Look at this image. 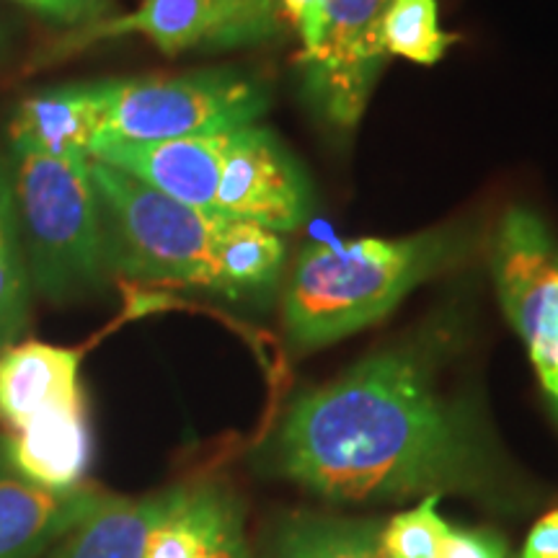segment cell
I'll return each mask as SVG.
<instances>
[{
  "label": "cell",
  "instance_id": "obj_16",
  "mask_svg": "<svg viewBox=\"0 0 558 558\" xmlns=\"http://www.w3.org/2000/svg\"><path fill=\"white\" fill-rule=\"evenodd\" d=\"M171 488L148 497L109 494L41 558H145V543L169 509Z\"/></svg>",
  "mask_w": 558,
  "mask_h": 558
},
{
  "label": "cell",
  "instance_id": "obj_24",
  "mask_svg": "<svg viewBox=\"0 0 558 558\" xmlns=\"http://www.w3.org/2000/svg\"><path fill=\"white\" fill-rule=\"evenodd\" d=\"M213 558H254V550H251V546H248L243 520L239 522V525H233V530L226 535V541L220 543L218 554H215Z\"/></svg>",
  "mask_w": 558,
  "mask_h": 558
},
{
  "label": "cell",
  "instance_id": "obj_19",
  "mask_svg": "<svg viewBox=\"0 0 558 558\" xmlns=\"http://www.w3.org/2000/svg\"><path fill=\"white\" fill-rule=\"evenodd\" d=\"M388 58H403L418 65H435L458 37L442 32L437 0H390L380 26Z\"/></svg>",
  "mask_w": 558,
  "mask_h": 558
},
{
  "label": "cell",
  "instance_id": "obj_21",
  "mask_svg": "<svg viewBox=\"0 0 558 558\" xmlns=\"http://www.w3.org/2000/svg\"><path fill=\"white\" fill-rule=\"evenodd\" d=\"M439 558H509L507 543L492 530L450 527Z\"/></svg>",
  "mask_w": 558,
  "mask_h": 558
},
{
  "label": "cell",
  "instance_id": "obj_7",
  "mask_svg": "<svg viewBox=\"0 0 558 558\" xmlns=\"http://www.w3.org/2000/svg\"><path fill=\"white\" fill-rule=\"evenodd\" d=\"M390 0H320V26L298 58L300 94L331 135L349 137L365 117L388 52L380 26Z\"/></svg>",
  "mask_w": 558,
  "mask_h": 558
},
{
  "label": "cell",
  "instance_id": "obj_26",
  "mask_svg": "<svg viewBox=\"0 0 558 558\" xmlns=\"http://www.w3.org/2000/svg\"><path fill=\"white\" fill-rule=\"evenodd\" d=\"M0 45H3V29H0Z\"/></svg>",
  "mask_w": 558,
  "mask_h": 558
},
{
  "label": "cell",
  "instance_id": "obj_6",
  "mask_svg": "<svg viewBox=\"0 0 558 558\" xmlns=\"http://www.w3.org/2000/svg\"><path fill=\"white\" fill-rule=\"evenodd\" d=\"M486 259L499 305L527 349L558 422V239L538 209L509 205L488 230Z\"/></svg>",
  "mask_w": 558,
  "mask_h": 558
},
{
  "label": "cell",
  "instance_id": "obj_25",
  "mask_svg": "<svg viewBox=\"0 0 558 558\" xmlns=\"http://www.w3.org/2000/svg\"><path fill=\"white\" fill-rule=\"evenodd\" d=\"M19 3H26V5H32V9H37V0H19Z\"/></svg>",
  "mask_w": 558,
  "mask_h": 558
},
{
  "label": "cell",
  "instance_id": "obj_20",
  "mask_svg": "<svg viewBox=\"0 0 558 558\" xmlns=\"http://www.w3.org/2000/svg\"><path fill=\"white\" fill-rule=\"evenodd\" d=\"M439 499L424 497L411 509L380 522L378 546L383 558H439L450 522L439 512Z\"/></svg>",
  "mask_w": 558,
  "mask_h": 558
},
{
  "label": "cell",
  "instance_id": "obj_18",
  "mask_svg": "<svg viewBox=\"0 0 558 558\" xmlns=\"http://www.w3.org/2000/svg\"><path fill=\"white\" fill-rule=\"evenodd\" d=\"M32 311V277L21 241L11 171L0 163V352L16 344Z\"/></svg>",
  "mask_w": 558,
  "mask_h": 558
},
{
  "label": "cell",
  "instance_id": "obj_9",
  "mask_svg": "<svg viewBox=\"0 0 558 558\" xmlns=\"http://www.w3.org/2000/svg\"><path fill=\"white\" fill-rule=\"evenodd\" d=\"M107 492L83 484L54 492L34 484L9 458L0 432V558H41L101 505Z\"/></svg>",
  "mask_w": 558,
  "mask_h": 558
},
{
  "label": "cell",
  "instance_id": "obj_12",
  "mask_svg": "<svg viewBox=\"0 0 558 558\" xmlns=\"http://www.w3.org/2000/svg\"><path fill=\"white\" fill-rule=\"evenodd\" d=\"M83 352L47 341H16L0 352V424L16 432L54 409L86 403Z\"/></svg>",
  "mask_w": 558,
  "mask_h": 558
},
{
  "label": "cell",
  "instance_id": "obj_22",
  "mask_svg": "<svg viewBox=\"0 0 558 558\" xmlns=\"http://www.w3.org/2000/svg\"><path fill=\"white\" fill-rule=\"evenodd\" d=\"M37 11L60 24L81 29V26L99 24L114 16V0H37Z\"/></svg>",
  "mask_w": 558,
  "mask_h": 558
},
{
  "label": "cell",
  "instance_id": "obj_10",
  "mask_svg": "<svg viewBox=\"0 0 558 558\" xmlns=\"http://www.w3.org/2000/svg\"><path fill=\"white\" fill-rule=\"evenodd\" d=\"M228 137L230 132L166 143H104L90 150V158L130 173L181 205L218 215L215 197Z\"/></svg>",
  "mask_w": 558,
  "mask_h": 558
},
{
  "label": "cell",
  "instance_id": "obj_15",
  "mask_svg": "<svg viewBox=\"0 0 558 558\" xmlns=\"http://www.w3.org/2000/svg\"><path fill=\"white\" fill-rule=\"evenodd\" d=\"M243 520L239 497L218 481L173 486L169 509L145 543V558H213Z\"/></svg>",
  "mask_w": 558,
  "mask_h": 558
},
{
  "label": "cell",
  "instance_id": "obj_2",
  "mask_svg": "<svg viewBox=\"0 0 558 558\" xmlns=\"http://www.w3.org/2000/svg\"><path fill=\"white\" fill-rule=\"evenodd\" d=\"M478 220H452L403 239L311 243L282 295V326L295 352H313L378 324L429 279L486 248Z\"/></svg>",
  "mask_w": 558,
  "mask_h": 558
},
{
  "label": "cell",
  "instance_id": "obj_23",
  "mask_svg": "<svg viewBox=\"0 0 558 558\" xmlns=\"http://www.w3.org/2000/svg\"><path fill=\"white\" fill-rule=\"evenodd\" d=\"M520 558H558V509H550L530 527Z\"/></svg>",
  "mask_w": 558,
  "mask_h": 558
},
{
  "label": "cell",
  "instance_id": "obj_14",
  "mask_svg": "<svg viewBox=\"0 0 558 558\" xmlns=\"http://www.w3.org/2000/svg\"><path fill=\"white\" fill-rule=\"evenodd\" d=\"M5 442L11 463L34 484L54 492L86 484L94 458L86 403L32 418L21 429L5 432Z\"/></svg>",
  "mask_w": 558,
  "mask_h": 558
},
{
  "label": "cell",
  "instance_id": "obj_13",
  "mask_svg": "<svg viewBox=\"0 0 558 558\" xmlns=\"http://www.w3.org/2000/svg\"><path fill=\"white\" fill-rule=\"evenodd\" d=\"M104 111L107 81L41 90L19 104L11 120V145L52 158H90Z\"/></svg>",
  "mask_w": 558,
  "mask_h": 558
},
{
  "label": "cell",
  "instance_id": "obj_1",
  "mask_svg": "<svg viewBox=\"0 0 558 558\" xmlns=\"http://www.w3.org/2000/svg\"><path fill=\"white\" fill-rule=\"evenodd\" d=\"M460 320L435 313L284 409L254 463L333 505L471 497L501 505L512 471L476 399L448 383Z\"/></svg>",
  "mask_w": 558,
  "mask_h": 558
},
{
  "label": "cell",
  "instance_id": "obj_4",
  "mask_svg": "<svg viewBox=\"0 0 558 558\" xmlns=\"http://www.w3.org/2000/svg\"><path fill=\"white\" fill-rule=\"evenodd\" d=\"M11 184L32 288L50 300L101 288L109 269L90 158L13 148Z\"/></svg>",
  "mask_w": 558,
  "mask_h": 558
},
{
  "label": "cell",
  "instance_id": "obj_3",
  "mask_svg": "<svg viewBox=\"0 0 558 558\" xmlns=\"http://www.w3.org/2000/svg\"><path fill=\"white\" fill-rule=\"evenodd\" d=\"M109 275L228 298V248L239 220L166 197L90 158Z\"/></svg>",
  "mask_w": 558,
  "mask_h": 558
},
{
  "label": "cell",
  "instance_id": "obj_11",
  "mask_svg": "<svg viewBox=\"0 0 558 558\" xmlns=\"http://www.w3.org/2000/svg\"><path fill=\"white\" fill-rule=\"evenodd\" d=\"M222 13H226V0H140L135 11L114 13L99 24L62 34L54 45L34 58V65H50L83 52L90 45L130 37V34L150 39L166 54L207 50V41L220 26Z\"/></svg>",
  "mask_w": 558,
  "mask_h": 558
},
{
  "label": "cell",
  "instance_id": "obj_5",
  "mask_svg": "<svg viewBox=\"0 0 558 558\" xmlns=\"http://www.w3.org/2000/svg\"><path fill=\"white\" fill-rule=\"evenodd\" d=\"M269 104V88L233 68L107 81V111L94 148L226 135L256 124Z\"/></svg>",
  "mask_w": 558,
  "mask_h": 558
},
{
  "label": "cell",
  "instance_id": "obj_8",
  "mask_svg": "<svg viewBox=\"0 0 558 558\" xmlns=\"http://www.w3.org/2000/svg\"><path fill=\"white\" fill-rule=\"evenodd\" d=\"M311 181L277 135L259 124L230 132L215 213L290 233L311 218Z\"/></svg>",
  "mask_w": 558,
  "mask_h": 558
},
{
  "label": "cell",
  "instance_id": "obj_17",
  "mask_svg": "<svg viewBox=\"0 0 558 558\" xmlns=\"http://www.w3.org/2000/svg\"><path fill=\"white\" fill-rule=\"evenodd\" d=\"M380 522L295 514L267 538L262 558H383Z\"/></svg>",
  "mask_w": 558,
  "mask_h": 558
}]
</instances>
